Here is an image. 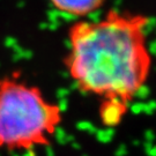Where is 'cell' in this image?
<instances>
[{"instance_id": "1", "label": "cell", "mask_w": 156, "mask_h": 156, "mask_svg": "<svg viewBox=\"0 0 156 156\" xmlns=\"http://www.w3.org/2000/svg\"><path fill=\"white\" fill-rule=\"evenodd\" d=\"M144 13L111 8L94 19L75 20L67 31L64 67L81 94L132 104L153 68Z\"/></svg>"}, {"instance_id": "2", "label": "cell", "mask_w": 156, "mask_h": 156, "mask_svg": "<svg viewBox=\"0 0 156 156\" xmlns=\"http://www.w3.org/2000/svg\"><path fill=\"white\" fill-rule=\"evenodd\" d=\"M64 120L62 106L21 72L0 76V153H34L50 147Z\"/></svg>"}, {"instance_id": "3", "label": "cell", "mask_w": 156, "mask_h": 156, "mask_svg": "<svg viewBox=\"0 0 156 156\" xmlns=\"http://www.w3.org/2000/svg\"><path fill=\"white\" fill-rule=\"evenodd\" d=\"M51 7L62 15L75 20L89 19L102 9L106 0H48Z\"/></svg>"}, {"instance_id": "4", "label": "cell", "mask_w": 156, "mask_h": 156, "mask_svg": "<svg viewBox=\"0 0 156 156\" xmlns=\"http://www.w3.org/2000/svg\"><path fill=\"white\" fill-rule=\"evenodd\" d=\"M131 104L119 100H103L98 102L100 123L108 128L119 126L125 120Z\"/></svg>"}]
</instances>
